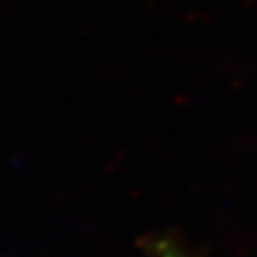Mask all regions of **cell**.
<instances>
[{
	"label": "cell",
	"mask_w": 257,
	"mask_h": 257,
	"mask_svg": "<svg viewBox=\"0 0 257 257\" xmlns=\"http://www.w3.org/2000/svg\"><path fill=\"white\" fill-rule=\"evenodd\" d=\"M152 255L154 257H195L188 250L182 248L173 239H157L152 243Z\"/></svg>",
	"instance_id": "cell-1"
}]
</instances>
